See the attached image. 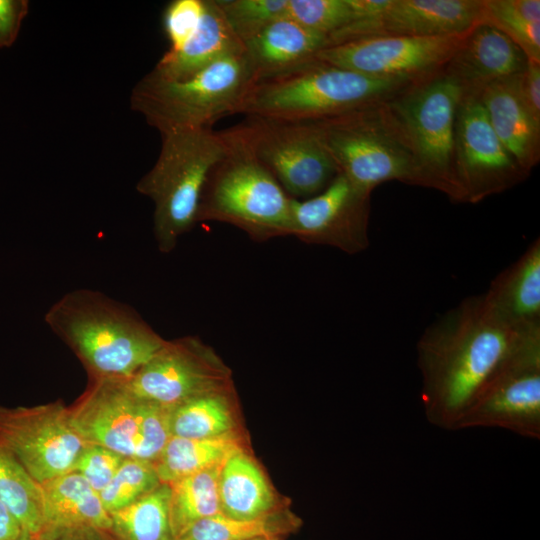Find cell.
Listing matches in <instances>:
<instances>
[{
    "label": "cell",
    "mask_w": 540,
    "mask_h": 540,
    "mask_svg": "<svg viewBox=\"0 0 540 540\" xmlns=\"http://www.w3.org/2000/svg\"><path fill=\"white\" fill-rule=\"evenodd\" d=\"M418 81L374 78L316 58L250 86L237 113L311 123L387 101Z\"/></svg>",
    "instance_id": "3957f363"
},
{
    "label": "cell",
    "mask_w": 540,
    "mask_h": 540,
    "mask_svg": "<svg viewBox=\"0 0 540 540\" xmlns=\"http://www.w3.org/2000/svg\"><path fill=\"white\" fill-rule=\"evenodd\" d=\"M127 382L140 397L169 409L232 385L230 369L196 336L166 340Z\"/></svg>",
    "instance_id": "9a60e30c"
},
{
    "label": "cell",
    "mask_w": 540,
    "mask_h": 540,
    "mask_svg": "<svg viewBox=\"0 0 540 540\" xmlns=\"http://www.w3.org/2000/svg\"><path fill=\"white\" fill-rule=\"evenodd\" d=\"M227 24L244 44L286 16L288 0H216Z\"/></svg>",
    "instance_id": "1f68e13d"
},
{
    "label": "cell",
    "mask_w": 540,
    "mask_h": 540,
    "mask_svg": "<svg viewBox=\"0 0 540 540\" xmlns=\"http://www.w3.org/2000/svg\"><path fill=\"white\" fill-rule=\"evenodd\" d=\"M540 326H517L498 315L484 295L449 309L420 336L417 365L428 421L454 431L457 422L516 351Z\"/></svg>",
    "instance_id": "6da1fadb"
},
{
    "label": "cell",
    "mask_w": 540,
    "mask_h": 540,
    "mask_svg": "<svg viewBox=\"0 0 540 540\" xmlns=\"http://www.w3.org/2000/svg\"><path fill=\"white\" fill-rule=\"evenodd\" d=\"M328 45L327 36L284 16L244 43V53L255 82L314 59Z\"/></svg>",
    "instance_id": "44dd1931"
},
{
    "label": "cell",
    "mask_w": 540,
    "mask_h": 540,
    "mask_svg": "<svg viewBox=\"0 0 540 540\" xmlns=\"http://www.w3.org/2000/svg\"><path fill=\"white\" fill-rule=\"evenodd\" d=\"M0 443L40 484L73 471L88 444L60 399L31 407H0Z\"/></svg>",
    "instance_id": "30bf717a"
},
{
    "label": "cell",
    "mask_w": 540,
    "mask_h": 540,
    "mask_svg": "<svg viewBox=\"0 0 540 540\" xmlns=\"http://www.w3.org/2000/svg\"><path fill=\"white\" fill-rule=\"evenodd\" d=\"M23 534L20 523L0 499V540H18Z\"/></svg>",
    "instance_id": "ab89813d"
},
{
    "label": "cell",
    "mask_w": 540,
    "mask_h": 540,
    "mask_svg": "<svg viewBox=\"0 0 540 540\" xmlns=\"http://www.w3.org/2000/svg\"><path fill=\"white\" fill-rule=\"evenodd\" d=\"M243 51L244 44L230 29L216 0H205L204 13L194 34L178 51H167L150 73L164 80L181 81Z\"/></svg>",
    "instance_id": "d6986e66"
},
{
    "label": "cell",
    "mask_w": 540,
    "mask_h": 540,
    "mask_svg": "<svg viewBox=\"0 0 540 540\" xmlns=\"http://www.w3.org/2000/svg\"><path fill=\"white\" fill-rule=\"evenodd\" d=\"M242 448L238 435L214 439L171 436L153 463L161 483L169 484L221 463Z\"/></svg>",
    "instance_id": "484cf974"
},
{
    "label": "cell",
    "mask_w": 540,
    "mask_h": 540,
    "mask_svg": "<svg viewBox=\"0 0 540 540\" xmlns=\"http://www.w3.org/2000/svg\"><path fill=\"white\" fill-rule=\"evenodd\" d=\"M490 307L517 326H540V239L500 272L483 293Z\"/></svg>",
    "instance_id": "7402d4cb"
},
{
    "label": "cell",
    "mask_w": 540,
    "mask_h": 540,
    "mask_svg": "<svg viewBox=\"0 0 540 540\" xmlns=\"http://www.w3.org/2000/svg\"><path fill=\"white\" fill-rule=\"evenodd\" d=\"M454 173L464 203L476 204L513 188L530 173L522 169L495 134L479 96L459 103L454 135Z\"/></svg>",
    "instance_id": "5bb4252c"
},
{
    "label": "cell",
    "mask_w": 540,
    "mask_h": 540,
    "mask_svg": "<svg viewBox=\"0 0 540 540\" xmlns=\"http://www.w3.org/2000/svg\"><path fill=\"white\" fill-rule=\"evenodd\" d=\"M232 385L195 396L170 409L171 436L214 439L237 435Z\"/></svg>",
    "instance_id": "d4e9b609"
},
{
    "label": "cell",
    "mask_w": 540,
    "mask_h": 540,
    "mask_svg": "<svg viewBox=\"0 0 540 540\" xmlns=\"http://www.w3.org/2000/svg\"><path fill=\"white\" fill-rule=\"evenodd\" d=\"M300 523L286 509L256 519H235L219 513L194 523L174 540L278 539L293 532Z\"/></svg>",
    "instance_id": "f546056e"
},
{
    "label": "cell",
    "mask_w": 540,
    "mask_h": 540,
    "mask_svg": "<svg viewBox=\"0 0 540 540\" xmlns=\"http://www.w3.org/2000/svg\"><path fill=\"white\" fill-rule=\"evenodd\" d=\"M483 0H388L376 15L328 36V46L374 36L438 37L463 34L481 23Z\"/></svg>",
    "instance_id": "e0dca14e"
},
{
    "label": "cell",
    "mask_w": 540,
    "mask_h": 540,
    "mask_svg": "<svg viewBox=\"0 0 540 540\" xmlns=\"http://www.w3.org/2000/svg\"><path fill=\"white\" fill-rule=\"evenodd\" d=\"M205 9V0H174L163 15V26L170 42L168 51H178L194 34Z\"/></svg>",
    "instance_id": "e575fe53"
},
{
    "label": "cell",
    "mask_w": 540,
    "mask_h": 540,
    "mask_svg": "<svg viewBox=\"0 0 540 540\" xmlns=\"http://www.w3.org/2000/svg\"><path fill=\"white\" fill-rule=\"evenodd\" d=\"M514 84L522 104L540 124V63L528 60L526 68L514 76Z\"/></svg>",
    "instance_id": "8d00e7d4"
},
{
    "label": "cell",
    "mask_w": 540,
    "mask_h": 540,
    "mask_svg": "<svg viewBox=\"0 0 540 540\" xmlns=\"http://www.w3.org/2000/svg\"><path fill=\"white\" fill-rule=\"evenodd\" d=\"M254 540H269V539L259 538V539H254Z\"/></svg>",
    "instance_id": "b9f144b4"
},
{
    "label": "cell",
    "mask_w": 540,
    "mask_h": 540,
    "mask_svg": "<svg viewBox=\"0 0 540 540\" xmlns=\"http://www.w3.org/2000/svg\"><path fill=\"white\" fill-rule=\"evenodd\" d=\"M224 461L169 483L173 540L194 523L221 513L218 481Z\"/></svg>",
    "instance_id": "4316f807"
},
{
    "label": "cell",
    "mask_w": 540,
    "mask_h": 540,
    "mask_svg": "<svg viewBox=\"0 0 540 540\" xmlns=\"http://www.w3.org/2000/svg\"><path fill=\"white\" fill-rule=\"evenodd\" d=\"M221 514L235 519H256L281 508L265 474L244 448L223 463L219 481Z\"/></svg>",
    "instance_id": "603a6c76"
},
{
    "label": "cell",
    "mask_w": 540,
    "mask_h": 540,
    "mask_svg": "<svg viewBox=\"0 0 540 540\" xmlns=\"http://www.w3.org/2000/svg\"><path fill=\"white\" fill-rule=\"evenodd\" d=\"M514 76L491 83L479 97L501 143L519 166L530 173L540 161V124L522 104Z\"/></svg>",
    "instance_id": "ffe728a7"
},
{
    "label": "cell",
    "mask_w": 540,
    "mask_h": 540,
    "mask_svg": "<svg viewBox=\"0 0 540 540\" xmlns=\"http://www.w3.org/2000/svg\"><path fill=\"white\" fill-rule=\"evenodd\" d=\"M45 530L53 527L90 526L110 532L111 517L99 493L76 471L41 484Z\"/></svg>",
    "instance_id": "cb8c5ba5"
},
{
    "label": "cell",
    "mask_w": 540,
    "mask_h": 540,
    "mask_svg": "<svg viewBox=\"0 0 540 540\" xmlns=\"http://www.w3.org/2000/svg\"><path fill=\"white\" fill-rule=\"evenodd\" d=\"M161 484L154 463L128 458L122 462L108 485L99 492L108 513L130 505Z\"/></svg>",
    "instance_id": "4dcf8cb0"
},
{
    "label": "cell",
    "mask_w": 540,
    "mask_h": 540,
    "mask_svg": "<svg viewBox=\"0 0 540 540\" xmlns=\"http://www.w3.org/2000/svg\"><path fill=\"white\" fill-rule=\"evenodd\" d=\"M38 540H114L110 532L90 527H53L46 529Z\"/></svg>",
    "instance_id": "f35d334b"
},
{
    "label": "cell",
    "mask_w": 540,
    "mask_h": 540,
    "mask_svg": "<svg viewBox=\"0 0 540 540\" xmlns=\"http://www.w3.org/2000/svg\"><path fill=\"white\" fill-rule=\"evenodd\" d=\"M309 124L338 173L357 188L371 194L388 181L425 187L410 145L387 101Z\"/></svg>",
    "instance_id": "8992f818"
},
{
    "label": "cell",
    "mask_w": 540,
    "mask_h": 540,
    "mask_svg": "<svg viewBox=\"0 0 540 540\" xmlns=\"http://www.w3.org/2000/svg\"><path fill=\"white\" fill-rule=\"evenodd\" d=\"M478 427L540 439V330L527 338L454 431Z\"/></svg>",
    "instance_id": "4fadbf2b"
},
{
    "label": "cell",
    "mask_w": 540,
    "mask_h": 540,
    "mask_svg": "<svg viewBox=\"0 0 540 540\" xmlns=\"http://www.w3.org/2000/svg\"><path fill=\"white\" fill-rule=\"evenodd\" d=\"M0 499L18 520L24 533L39 539L45 531L42 486L1 443Z\"/></svg>",
    "instance_id": "83f0119b"
},
{
    "label": "cell",
    "mask_w": 540,
    "mask_h": 540,
    "mask_svg": "<svg viewBox=\"0 0 540 540\" xmlns=\"http://www.w3.org/2000/svg\"><path fill=\"white\" fill-rule=\"evenodd\" d=\"M252 147L287 195L303 200L323 191L338 170L309 123L248 116Z\"/></svg>",
    "instance_id": "8fae6325"
},
{
    "label": "cell",
    "mask_w": 540,
    "mask_h": 540,
    "mask_svg": "<svg viewBox=\"0 0 540 540\" xmlns=\"http://www.w3.org/2000/svg\"><path fill=\"white\" fill-rule=\"evenodd\" d=\"M269 540H278V539H269Z\"/></svg>",
    "instance_id": "7bdbcfd3"
},
{
    "label": "cell",
    "mask_w": 540,
    "mask_h": 540,
    "mask_svg": "<svg viewBox=\"0 0 540 540\" xmlns=\"http://www.w3.org/2000/svg\"><path fill=\"white\" fill-rule=\"evenodd\" d=\"M527 63V56L512 40L481 22L468 32L444 70L463 94L480 96L491 83L522 72Z\"/></svg>",
    "instance_id": "ac0fdd59"
},
{
    "label": "cell",
    "mask_w": 540,
    "mask_h": 540,
    "mask_svg": "<svg viewBox=\"0 0 540 540\" xmlns=\"http://www.w3.org/2000/svg\"><path fill=\"white\" fill-rule=\"evenodd\" d=\"M18 540H38L24 533Z\"/></svg>",
    "instance_id": "60d3db41"
},
{
    "label": "cell",
    "mask_w": 540,
    "mask_h": 540,
    "mask_svg": "<svg viewBox=\"0 0 540 540\" xmlns=\"http://www.w3.org/2000/svg\"><path fill=\"white\" fill-rule=\"evenodd\" d=\"M468 32L438 37L360 38L327 46L315 58L374 78L420 81L446 67Z\"/></svg>",
    "instance_id": "7c38bea8"
},
{
    "label": "cell",
    "mask_w": 540,
    "mask_h": 540,
    "mask_svg": "<svg viewBox=\"0 0 540 540\" xmlns=\"http://www.w3.org/2000/svg\"><path fill=\"white\" fill-rule=\"evenodd\" d=\"M370 195L338 173L319 194L291 201V236L353 255L369 241Z\"/></svg>",
    "instance_id": "2e32d148"
},
{
    "label": "cell",
    "mask_w": 540,
    "mask_h": 540,
    "mask_svg": "<svg viewBox=\"0 0 540 540\" xmlns=\"http://www.w3.org/2000/svg\"><path fill=\"white\" fill-rule=\"evenodd\" d=\"M126 457L104 446L89 443L80 453L73 471H76L98 493L111 481Z\"/></svg>",
    "instance_id": "d590c367"
},
{
    "label": "cell",
    "mask_w": 540,
    "mask_h": 540,
    "mask_svg": "<svg viewBox=\"0 0 540 540\" xmlns=\"http://www.w3.org/2000/svg\"><path fill=\"white\" fill-rule=\"evenodd\" d=\"M482 23H487L512 40L528 60L540 63V23L525 18L513 0H483Z\"/></svg>",
    "instance_id": "d6a6232c"
},
{
    "label": "cell",
    "mask_w": 540,
    "mask_h": 540,
    "mask_svg": "<svg viewBox=\"0 0 540 540\" xmlns=\"http://www.w3.org/2000/svg\"><path fill=\"white\" fill-rule=\"evenodd\" d=\"M226 150L204 185L197 222L227 223L258 242L291 236V201L257 157L243 123L223 130Z\"/></svg>",
    "instance_id": "277c9868"
},
{
    "label": "cell",
    "mask_w": 540,
    "mask_h": 540,
    "mask_svg": "<svg viewBox=\"0 0 540 540\" xmlns=\"http://www.w3.org/2000/svg\"><path fill=\"white\" fill-rule=\"evenodd\" d=\"M27 12L25 0H0V48L14 43Z\"/></svg>",
    "instance_id": "74e56055"
},
{
    "label": "cell",
    "mask_w": 540,
    "mask_h": 540,
    "mask_svg": "<svg viewBox=\"0 0 540 540\" xmlns=\"http://www.w3.org/2000/svg\"><path fill=\"white\" fill-rule=\"evenodd\" d=\"M68 410L86 442L124 457L154 462L171 437L170 409L137 395L127 379L90 380Z\"/></svg>",
    "instance_id": "ba28073f"
},
{
    "label": "cell",
    "mask_w": 540,
    "mask_h": 540,
    "mask_svg": "<svg viewBox=\"0 0 540 540\" xmlns=\"http://www.w3.org/2000/svg\"><path fill=\"white\" fill-rule=\"evenodd\" d=\"M161 136L159 156L136 189L152 200L157 248L169 253L197 223L204 185L225 153L226 140L224 131L212 128L173 129Z\"/></svg>",
    "instance_id": "5b68a950"
},
{
    "label": "cell",
    "mask_w": 540,
    "mask_h": 540,
    "mask_svg": "<svg viewBox=\"0 0 540 540\" xmlns=\"http://www.w3.org/2000/svg\"><path fill=\"white\" fill-rule=\"evenodd\" d=\"M463 90L444 69L387 100L410 145L426 188L463 201L454 173L455 121Z\"/></svg>",
    "instance_id": "9c48e42d"
},
{
    "label": "cell",
    "mask_w": 540,
    "mask_h": 540,
    "mask_svg": "<svg viewBox=\"0 0 540 540\" xmlns=\"http://www.w3.org/2000/svg\"><path fill=\"white\" fill-rule=\"evenodd\" d=\"M44 321L90 380L129 379L166 342L132 307L92 289L64 294Z\"/></svg>",
    "instance_id": "7a4b0ae2"
},
{
    "label": "cell",
    "mask_w": 540,
    "mask_h": 540,
    "mask_svg": "<svg viewBox=\"0 0 540 540\" xmlns=\"http://www.w3.org/2000/svg\"><path fill=\"white\" fill-rule=\"evenodd\" d=\"M169 497V485L161 483L130 505L110 512L114 540H173Z\"/></svg>",
    "instance_id": "f1b7e54d"
},
{
    "label": "cell",
    "mask_w": 540,
    "mask_h": 540,
    "mask_svg": "<svg viewBox=\"0 0 540 540\" xmlns=\"http://www.w3.org/2000/svg\"><path fill=\"white\" fill-rule=\"evenodd\" d=\"M286 16L327 38L357 19L351 0H288Z\"/></svg>",
    "instance_id": "836d02e7"
},
{
    "label": "cell",
    "mask_w": 540,
    "mask_h": 540,
    "mask_svg": "<svg viewBox=\"0 0 540 540\" xmlns=\"http://www.w3.org/2000/svg\"><path fill=\"white\" fill-rule=\"evenodd\" d=\"M252 83L243 51L181 81L148 73L132 90L131 108L161 134L173 129L212 128L216 120L238 112Z\"/></svg>",
    "instance_id": "52a82bcc"
}]
</instances>
